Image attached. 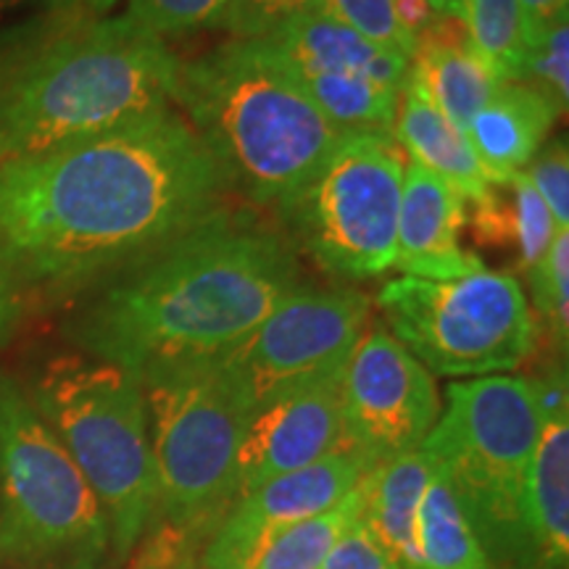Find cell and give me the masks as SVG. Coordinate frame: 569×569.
Here are the masks:
<instances>
[{"label": "cell", "mask_w": 569, "mask_h": 569, "mask_svg": "<svg viewBox=\"0 0 569 569\" xmlns=\"http://www.w3.org/2000/svg\"><path fill=\"white\" fill-rule=\"evenodd\" d=\"M230 180L177 106L0 167V280L56 296L122 272L224 206Z\"/></svg>", "instance_id": "6da1fadb"}, {"label": "cell", "mask_w": 569, "mask_h": 569, "mask_svg": "<svg viewBox=\"0 0 569 569\" xmlns=\"http://www.w3.org/2000/svg\"><path fill=\"white\" fill-rule=\"evenodd\" d=\"M303 284L280 232L222 206L146 259L109 277L71 338L92 359L146 380L222 359Z\"/></svg>", "instance_id": "7a4b0ae2"}, {"label": "cell", "mask_w": 569, "mask_h": 569, "mask_svg": "<svg viewBox=\"0 0 569 569\" xmlns=\"http://www.w3.org/2000/svg\"><path fill=\"white\" fill-rule=\"evenodd\" d=\"M180 59L122 17L0 27V167L174 106Z\"/></svg>", "instance_id": "3957f363"}, {"label": "cell", "mask_w": 569, "mask_h": 569, "mask_svg": "<svg viewBox=\"0 0 569 569\" xmlns=\"http://www.w3.org/2000/svg\"><path fill=\"white\" fill-rule=\"evenodd\" d=\"M174 106L224 169L230 188L280 217L346 134L264 40H227L180 61Z\"/></svg>", "instance_id": "277c9868"}, {"label": "cell", "mask_w": 569, "mask_h": 569, "mask_svg": "<svg viewBox=\"0 0 569 569\" xmlns=\"http://www.w3.org/2000/svg\"><path fill=\"white\" fill-rule=\"evenodd\" d=\"M27 396L101 503L113 559H127L159 511L142 382L111 361L56 356Z\"/></svg>", "instance_id": "5b68a950"}, {"label": "cell", "mask_w": 569, "mask_h": 569, "mask_svg": "<svg viewBox=\"0 0 569 569\" xmlns=\"http://www.w3.org/2000/svg\"><path fill=\"white\" fill-rule=\"evenodd\" d=\"M540 422L530 377H472L446 388V407L422 443L446 469L493 569H532L525 482Z\"/></svg>", "instance_id": "8992f818"}, {"label": "cell", "mask_w": 569, "mask_h": 569, "mask_svg": "<svg viewBox=\"0 0 569 569\" xmlns=\"http://www.w3.org/2000/svg\"><path fill=\"white\" fill-rule=\"evenodd\" d=\"M109 551L88 480L30 396L0 377V559L21 569H98Z\"/></svg>", "instance_id": "52a82bcc"}, {"label": "cell", "mask_w": 569, "mask_h": 569, "mask_svg": "<svg viewBox=\"0 0 569 569\" xmlns=\"http://www.w3.org/2000/svg\"><path fill=\"white\" fill-rule=\"evenodd\" d=\"M140 382L159 493L156 517L180 536H211L238 493V448L251 407L222 359Z\"/></svg>", "instance_id": "ba28073f"}, {"label": "cell", "mask_w": 569, "mask_h": 569, "mask_svg": "<svg viewBox=\"0 0 569 569\" xmlns=\"http://www.w3.org/2000/svg\"><path fill=\"white\" fill-rule=\"evenodd\" d=\"M401 343L430 375L488 377L515 372L536 353L538 325L511 272L457 280L396 277L375 298Z\"/></svg>", "instance_id": "9c48e42d"}, {"label": "cell", "mask_w": 569, "mask_h": 569, "mask_svg": "<svg viewBox=\"0 0 569 569\" xmlns=\"http://www.w3.org/2000/svg\"><path fill=\"white\" fill-rule=\"evenodd\" d=\"M403 169L393 134L346 132L280 219L325 272L372 280L393 269Z\"/></svg>", "instance_id": "30bf717a"}, {"label": "cell", "mask_w": 569, "mask_h": 569, "mask_svg": "<svg viewBox=\"0 0 569 569\" xmlns=\"http://www.w3.org/2000/svg\"><path fill=\"white\" fill-rule=\"evenodd\" d=\"M372 298L361 290L301 288L222 356L248 407L317 377L340 372L367 332Z\"/></svg>", "instance_id": "8fae6325"}, {"label": "cell", "mask_w": 569, "mask_h": 569, "mask_svg": "<svg viewBox=\"0 0 569 569\" xmlns=\"http://www.w3.org/2000/svg\"><path fill=\"white\" fill-rule=\"evenodd\" d=\"M343 448L369 467L415 451L440 417L436 377L382 327L353 346L340 380Z\"/></svg>", "instance_id": "7c38bea8"}, {"label": "cell", "mask_w": 569, "mask_h": 569, "mask_svg": "<svg viewBox=\"0 0 569 569\" xmlns=\"http://www.w3.org/2000/svg\"><path fill=\"white\" fill-rule=\"evenodd\" d=\"M369 469L365 459L340 448L315 465L277 475L234 498L206 540L203 569H240L277 532L338 507L361 486Z\"/></svg>", "instance_id": "4fadbf2b"}, {"label": "cell", "mask_w": 569, "mask_h": 569, "mask_svg": "<svg viewBox=\"0 0 569 569\" xmlns=\"http://www.w3.org/2000/svg\"><path fill=\"white\" fill-rule=\"evenodd\" d=\"M340 372L317 377L251 407L238 448V493L343 448Z\"/></svg>", "instance_id": "5bb4252c"}, {"label": "cell", "mask_w": 569, "mask_h": 569, "mask_svg": "<svg viewBox=\"0 0 569 569\" xmlns=\"http://www.w3.org/2000/svg\"><path fill=\"white\" fill-rule=\"evenodd\" d=\"M540 403V436L525 482L532 569H567L569 561V393L567 369L530 377Z\"/></svg>", "instance_id": "9a60e30c"}, {"label": "cell", "mask_w": 569, "mask_h": 569, "mask_svg": "<svg viewBox=\"0 0 569 569\" xmlns=\"http://www.w3.org/2000/svg\"><path fill=\"white\" fill-rule=\"evenodd\" d=\"M467 222L465 198L440 177L407 163L398 211L393 269L419 280H457L486 269L459 243Z\"/></svg>", "instance_id": "2e32d148"}, {"label": "cell", "mask_w": 569, "mask_h": 569, "mask_svg": "<svg viewBox=\"0 0 569 569\" xmlns=\"http://www.w3.org/2000/svg\"><path fill=\"white\" fill-rule=\"evenodd\" d=\"M559 117L565 113L540 90L525 82H503L465 132L482 172L493 184H501L528 169Z\"/></svg>", "instance_id": "e0dca14e"}, {"label": "cell", "mask_w": 569, "mask_h": 569, "mask_svg": "<svg viewBox=\"0 0 569 569\" xmlns=\"http://www.w3.org/2000/svg\"><path fill=\"white\" fill-rule=\"evenodd\" d=\"M293 74H367L401 92L411 61L375 46L330 11H317L264 40Z\"/></svg>", "instance_id": "ac0fdd59"}, {"label": "cell", "mask_w": 569, "mask_h": 569, "mask_svg": "<svg viewBox=\"0 0 569 569\" xmlns=\"http://www.w3.org/2000/svg\"><path fill=\"white\" fill-rule=\"evenodd\" d=\"M393 140L403 153H409L411 163L451 184L465 201L478 206L493 190V182L482 172L478 156L469 146L467 132L427 98L411 69L398 92Z\"/></svg>", "instance_id": "d6986e66"}, {"label": "cell", "mask_w": 569, "mask_h": 569, "mask_svg": "<svg viewBox=\"0 0 569 569\" xmlns=\"http://www.w3.org/2000/svg\"><path fill=\"white\" fill-rule=\"evenodd\" d=\"M432 472V457L422 446L369 469L365 478L361 525L401 569H422L417 543L419 503Z\"/></svg>", "instance_id": "ffe728a7"}, {"label": "cell", "mask_w": 569, "mask_h": 569, "mask_svg": "<svg viewBox=\"0 0 569 569\" xmlns=\"http://www.w3.org/2000/svg\"><path fill=\"white\" fill-rule=\"evenodd\" d=\"M453 21L459 19H443L425 40H419L417 56L411 59V74L427 98L453 124L467 130L475 113L503 82L472 51L467 34L453 30Z\"/></svg>", "instance_id": "44dd1931"}, {"label": "cell", "mask_w": 569, "mask_h": 569, "mask_svg": "<svg viewBox=\"0 0 569 569\" xmlns=\"http://www.w3.org/2000/svg\"><path fill=\"white\" fill-rule=\"evenodd\" d=\"M417 543L422 569H493L457 490L436 459L419 503Z\"/></svg>", "instance_id": "7402d4cb"}, {"label": "cell", "mask_w": 569, "mask_h": 569, "mask_svg": "<svg viewBox=\"0 0 569 569\" xmlns=\"http://www.w3.org/2000/svg\"><path fill=\"white\" fill-rule=\"evenodd\" d=\"M475 230L488 243L515 246L519 269L528 274L549 251L553 234L561 227L553 222L528 174L517 172L507 182L493 184L486 201L478 203Z\"/></svg>", "instance_id": "603a6c76"}, {"label": "cell", "mask_w": 569, "mask_h": 569, "mask_svg": "<svg viewBox=\"0 0 569 569\" xmlns=\"http://www.w3.org/2000/svg\"><path fill=\"white\" fill-rule=\"evenodd\" d=\"M317 109L340 132H386L393 134L398 90L367 74H296Z\"/></svg>", "instance_id": "cb8c5ba5"}, {"label": "cell", "mask_w": 569, "mask_h": 569, "mask_svg": "<svg viewBox=\"0 0 569 569\" xmlns=\"http://www.w3.org/2000/svg\"><path fill=\"white\" fill-rule=\"evenodd\" d=\"M365 480L338 507L269 538L240 569H319L348 528L361 517Z\"/></svg>", "instance_id": "d4e9b609"}, {"label": "cell", "mask_w": 569, "mask_h": 569, "mask_svg": "<svg viewBox=\"0 0 569 569\" xmlns=\"http://www.w3.org/2000/svg\"><path fill=\"white\" fill-rule=\"evenodd\" d=\"M459 24L472 51L498 80H522L528 38L519 0H459Z\"/></svg>", "instance_id": "484cf974"}, {"label": "cell", "mask_w": 569, "mask_h": 569, "mask_svg": "<svg viewBox=\"0 0 569 569\" xmlns=\"http://www.w3.org/2000/svg\"><path fill=\"white\" fill-rule=\"evenodd\" d=\"M532 306L538 311L543 330L561 356L567 353L569 338V227L553 234L549 251L528 272Z\"/></svg>", "instance_id": "4316f807"}, {"label": "cell", "mask_w": 569, "mask_h": 569, "mask_svg": "<svg viewBox=\"0 0 569 569\" xmlns=\"http://www.w3.org/2000/svg\"><path fill=\"white\" fill-rule=\"evenodd\" d=\"M230 0H127V19L156 38L219 30Z\"/></svg>", "instance_id": "83f0119b"}, {"label": "cell", "mask_w": 569, "mask_h": 569, "mask_svg": "<svg viewBox=\"0 0 569 569\" xmlns=\"http://www.w3.org/2000/svg\"><path fill=\"white\" fill-rule=\"evenodd\" d=\"M549 96L567 113L569 106V13L559 17L540 38L528 46L522 80Z\"/></svg>", "instance_id": "f1b7e54d"}, {"label": "cell", "mask_w": 569, "mask_h": 569, "mask_svg": "<svg viewBox=\"0 0 569 569\" xmlns=\"http://www.w3.org/2000/svg\"><path fill=\"white\" fill-rule=\"evenodd\" d=\"M332 17L390 53L415 59L417 40L403 30L396 13V0H327Z\"/></svg>", "instance_id": "f546056e"}, {"label": "cell", "mask_w": 569, "mask_h": 569, "mask_svg": "<svg viewBox=\"0 0 569 569\" xmlns=\"http://www.w3.org/2000/svg\"><path fill=\"white\" fill-rule=\"evenodd\" d=\"M325 9L327 0H230L219 30L230 40H267L296 19Z\"/></svg>", "instance_id": "4dcf8cb0"}, {"label": "cell", "mask_w": 569, "mask_h": 569, "mask_svg": "<svg viewBox=\"0 0 569 569\" xmlns=\"http://www.w3.org/2000/svg\"><path fill=\"white\" fill-rule=\"evenodd\" d=\"M557 227H569V148L567 138H549L525 169Z\"/></svg>", "instance_id": "1f68e13d"}, {"label": "cell", "mask_w": 569, "mask_h": 569, "mask_svg": "<svg viewBox=\"0 0 569 569\" xmlns=\"http://www.w3.org/2000/svg\"><path fill=\"white\" fill-rule=\"evenodd\" d=\"M117 0H0V27L32 17H109Z\"/></svg>", "instance_id": "d6a6232c"}, {"label": "cell", "mask_w": 569, "mask_h": 569, "mask_svg": "<svg viewBox=\"0 0 569 569\" xmlns=\"http://www.w3.org/2000/svg\"><path fill=\"white\" fill-rule=\"evenodd\" d=\"M319 569H401V567H398L396 561L375 543L359 517L351 528H348L346 536L338 540L336 549L330 551V557L325 559V565Z\"/></svg>", "instance_id": "836d02e7"}, {"label": "cell", "mask_w": 569, "mask_h": 569, "mask_svg": "<svg viewBox=\"0 0 569 569\" xmlns=\"http://www.w3.org/2000/svg\"><path fill=\"white\" fill-rule=\"evenodd\" d=\"M528 46L540 38L559 17L569 13V0H519Z\"/></svg>", "instance_id": "e575fe53"}, {"label": "cell", "mask_w": 569, "mask_h": 569, "mask_svg": "<svg viewBox=\"0 0 569 569\" xmlns=\"http://www.w3.org/2000/svg\"><path fill=\"white\" fill-rule=\"evenodd\" d=\"M19 322V296L0 280V346H6Z\"/></svg>", "instance_id": "d590c367"}, {"label": "cell", "mask_w": 569, "mask_h": 569, "mask_svg": "<svg viewBox=\"0 0 569 569\" xmlns=\"http://www.w3.org/2000/svg\"><path fill=\"white\" fill-rule=\"evenodd\" d=\"M425 3H430L440 17L459 19V0H425Z\"/></svg>", "instance_id": "8d00e7d4"}]
</instances>
